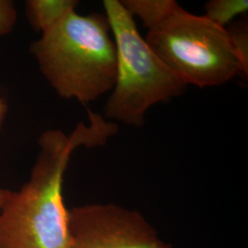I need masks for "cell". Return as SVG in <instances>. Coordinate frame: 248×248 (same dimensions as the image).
Instances as JSON below:
<instances>
[{"label":"cell","mask_w":248,"mask_h":248,"mask_svg":"<svg viewBox=\"0 0 248 248\" xmlns=\"http://www.w3.org/2000/svg\"><path fill=\"white\" fill-rule=\"evenodd\" d=\"M17 15L13 1L0 0V36L12 31L17 22Z\"/></svg>","instance_id":"10"},{"label":"cell","mask_w":248,"mask_h":248,"mask_svg":"<svg viewBox=\"0 0 248 248\" xmlns=\"http://www.w3.org/2000/svg\"><path fill=\"white\" fill-rule=\"evenodd\" d=\"M6 112H7V105H6L5 101L3 100V98L0 97V127H1L2 123H3V120L5 118Z\"/></svg>","instance_id":"12"},{"label":"cell","mask_w":248,"mask_h":248,"mask_svg":"<svg viewBox=\"0 0 248 248\" xmlns=\"http://www.w3.org/2000/svg\"><path fill=\"white\" fill-rule=\"evenodd\" d=\"M117 48V77L104 108L112 123L140 128L151 107L180 96L186 84L140 35L134 18L121 1H103Z\"/></svg>","instance_id":"3"},{"label":"cell","mask_w":248,"mask_h":248,"mask_svg":"<svg viewBox=\"0 0 248 248\" xmlns=\"http://www.w3.org/2000/svg\"><path fill=\"white\" fill-rule=\"evenodd\" d=\"M121 3L133 18H140L148 31L158 26L179 6L175 0H123Z\"/></svg>","instance_id":"7"},{"label":"cell","mask_w":248,"mask_h":248,"mask_svg":"<svg viewBox=\"0 0 248 248\" xmlns=\"http://www.w3.org/2000/svg\"><path fill=\"white\" fill-rule=\"evenodd\" d=\"M147 45L186 86H221L247 78L227 29L178 6L158 26L147 31Z\"/></svg>","instance_id":"4"},{"label":"cell","mask_w":248,"mask_h":248,"mask_svg":"<svg viewBox=\"0 0 248 248\" xmlns=\"http://www.w3.org/2000/svg\"><path fill=\"white\" fill-rule=\"evenodd\" d=\"M248 9V0H211L205 4L203 16L226 29L233 18L247 13Z\"/></svg>","instance_id":"8"},{"label":"cell","mask_w":248,"mask_h":248,"mask_svg":"<svg viewBox=\"0 0 248 248\" xmlns=\"http://www.w3.org/2000/svg\"><path fill=\"white\" fill-rule=\"evenodd\" d=\"M227 31L244 72L248 76V25L245 23H237L227 29Z\"/></svg>","instance_id":"9"},{"label":"cell","mask_w":248,"mask_h":248,"mask_svg":"<svg viewBox=\"0 0 248 248\" xmlns=\"http://www.w3.org/2000/svg\"><path fill=\"white\" fill-rule=\"evenodd\" d=\"M31 52L56 93L87 105L111 91L117 48L105 14L68 13L33 42Z\"/></svg>","instance_id":"2"},{"label":"cell","mask_w":248,"mask_h":248,"mask_svg":"<svg viewBox=\"0 0 248 248\" xmlns=\"http://www.w3.org/2000/svg\"><path fill=\"white\" fill-rule=\"evenodd\" d=\"M11 194V191L8 189L0 188V210L2 209L3 205L6 202V201L9 199V196Z\"/></svg>","instance_id":"11"},{"label":"cell","mask_w":248,"mask_h":248,"mask_svg":"<svg viewBox=\"0 0 248 248\" xmlns=\"http://www.w3.org/2000/svg\"><path fill=\"white\" fill-rule=\"evenodd\" d=\"M78 4L77 0H29L27 14L36 30L44 33L76 10Z\"/></svg>","instance_id":"6"},{"label":"cell","mask_w":248,"mask_h":248,"mask_svg":"<svg viewBox=\"0 0 248 248\" xmlns=\"http://www.w3.org/2000/svg\"><path fill=\"white\" fill-rule=\"evenodd\" d=\"M69 248H170L138 212L115 204L68 210Z\"/></svg>","instance_id":"5"},{"label":"cell","mask_w":248,"mask_h":248,"mask_svg":"<svg viewBox=\"0 0 248 248\" xmlns=\"http://www.w3.org/2000/svg\"><path fill=\"white\" fill-rule=\"evenodd\" d=\"M89 116L90 124L80 123L69 135L48 130L40 136L30 180L11 191L0 210V248H69L62 182L72 153L79 146L105 145L119 131L104 117L91 111Z\"/></svg>","instance_id":"1"}]
</instances>
